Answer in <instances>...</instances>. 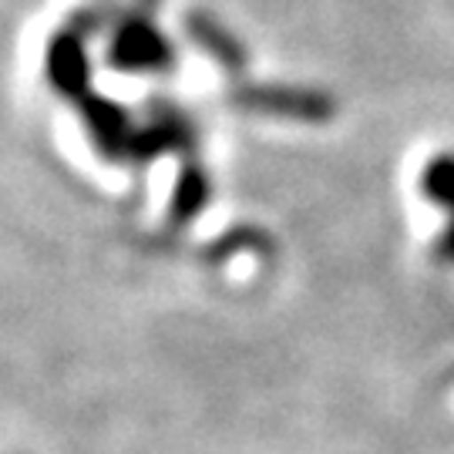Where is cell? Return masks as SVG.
I'll return each mask as SVG.
<instances>
[{"mask_svg":"<svg viewBox=\"0 0 454 454\" xmlns=\"http://www.w3.org/2000/svg\"><path fill=\"white\" fill-rule=\"evenodd\" d=\"M162 0H135V7H142V11H155Z\"/></svg>","mask_w":454,"mask_h":454,"instance_id":"8992f818","label":"cell"},{"mask_svg":"<svg viewBox=\"0 0 454 454\" xmlns=\"http://www.w3.org/2000/svg\"><path fill=\"white\" fill-rule=\"evenodd\" d=\"M189 37H192L195 44L206 51L209 58H215L219 65H226V67L246 65V51H243V44H239V37L232 31H226L215 17H209V14L189 17Z\"/></svg>","mask_w":454,"mask_h":454,"instance_id":"277c9868","label":"cell"},{"mask_svg":"<svg viewBox=\"0 0 454 454\" xmlns=\"http://www.w3.org/2000/svg\"><path fill=\"white\" fill-rule=\"evenodd\" d=\"M105 24V17L98 11H82L67 24L65 31H58L48 44V82L54 84L58 95L71 98L74 105L84 95H91V61H88V37Z\"/></svg>","mask_w":454,"mask_h":454,"instance_id":"7a4b0ae2","label":"cell"},{"mask_svg":"<svg viewBox=\"0 0 454 454\" xmlns=\"http://www.w3.org/2000/svg\"><path fill=\"white\" fill-rule=\"evenodd\" d=\"M84 118V129L91 135V142L98 145L101 155H112V159H121V155H131V142H135V125H131V114L114 105L101 95H84L78 101Z\"/></svg>","mask_w":454,"mask_h":454,"instance_id":"3957f363","label":"cell"},{"mask_svg":"<svg viewBox=\"0 0 454 454\" xmlns=\"http://www.w3.org/2000/svg\"><path fill=\"white\" fill-rule=\"evenodd\" d=\"M108 65L129 74H165L176 65L172 41L152 24V11L131 7L118 14L108 34Z\"/></svg>","mask_w":454,"mask_h":454,"instance_id":"6da1fadb","label":"cell"},{"mask_svg":"<svg viewBox=\"0 0 454 454\" xmlns=\"http://www.w3.org/2000/svg\"><path fill=\"white\" fill-rule=\"evenodd\" d=\"M249 101L256 105H270V108H283V112H320L317 108V98L303 95V91H293V88H253L249 91Z\"/></svg>","mask_w":454,"mask_h":454,"instance_id":"5b68a950","label":"cell"}]
</instances>
